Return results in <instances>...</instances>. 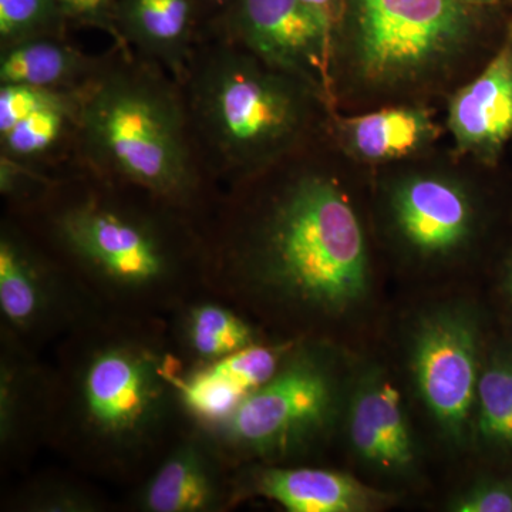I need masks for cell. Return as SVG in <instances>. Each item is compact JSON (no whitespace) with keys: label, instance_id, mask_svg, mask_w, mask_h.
I'll list each match as a JSON object with an SVG mask.
<instances>
[{"label":"cell","instance_id":"6da1fadb","mask_svg":"<svg viewBox=\"0 0 512 512\" xmlns=\"http://www.w3.org/2000/svg\"><path fill=\"white\" fill-rule=\"evenodd\" d=\"M168 318L99 311L59 340L46 446L87 476L140 483L190 427Z\"/></svg>","mask_w":512,"mask_h":512},{"label":"cell","instance_id":"7a4b0ae2","mask_svg":"<svg viewBox=\"0 0 512 512\" xmlns=\"http://www.w3.org/2000/svg\"><path fill=\"white\" fill-rule=\"evenodd\" d=\"M202 234L205 288L245 313L313 328L355 311L372 289L362 225L325 175H298Z\"/></svg>","mask_w":512,"mask_h":512},{"label":"cell","instance_id":"3957f363","mask_svg":"<svg viewBox=\"0 0 512 512\" xmlns=\"http://www.w3.org/2000/svg\"><path fill=\"white\" fill-rule=\"evenodd\" d=\"M140 198L109 190L56 198L46 205L45 235L101 311L168 318L207 289L204 234L188 212Z\"/></svg>","mask_w":512,"mask_h":512},{"label":"cell","instance_id":"277c9868","mask_svg":"<svg viewBox=\"0 0 512 512\" xmlns=\"http://www.w3.org/2000/svg\"><path fill=\"white\" fill-rule=\"evenodd\" d=\"M188 126L180 96L150 67H99L80 89L76 134L94 170L190 214L200 178Z\"/></svg>","mask_w":512,"mask_h":512},{"label":"cell","instance_id":"5b68a950","mask_svg":"<svg viewBox=\"0 0 512 512\" xmlns=\"http://www.w3.org/2000/svg\"><path fill=\"white\" fill-rule=\"evenodd\" d=\"M188 121L222 171L248 174L282 156L301 136L306 86L229 40L190 62Z\"/></svg>","mask_w":512,"mask_h":512},{"label":"cell","instance_id":"8992f818","mask_svg":"<svg viewBox=\"0 0 512 512\" xmlns=\"http://www.w3.org/2000/svg\"><path fill=\"white\" fill-rule=\"evenodd\" d=\"M345 393L338 356L325 343L299 339L269 382L224 420L200 430L232 470L289 464L330 439L345 414Z\"/></svg>","mask_w":512,"mask_h":512},{"label":"cell","instance_id":"52a82bcc","mask_svg":"<svg viewBox=\"0 0 512 512\" xmlns=\"http://www.w3.org/2000/svg\"><path fill=\"white\" fill-rule=\"evenodd\" d=\"M352 53L372 86L419 79L457 55L473 28L464 0H349Z\"/></svg>","mask_w":512,"mask_h":512},{"label":"cell","instance_id":"ba28073f","mask_svg":"<svg viewBox=\"0 0 512 512\" xmlns=\"http://www.w3.org/2000/svg\"><path fill=\"white\" fill-rule=\"evenodd\" d=\"M412 336L410 365L421 402L448 443L467 446L484 363L478 313L463 303L440 306L419 320Z\"/></svg>","mask_w":512,"mask_h":512},{"label":"cell","instance_id":"9c48e42d","mask_svg":"<svg viewBox=\"0 0 512 512\" xmlns=\"http://www.w3.org/2000/svg\"><path fill=\"white\" fill-rule=\"evenodd\" d=\"M101 309L73 275L19 228L0 232V335L40 352Z\"/></svg>","mask_w":512,"mask_h":512},{"label":"cell","instance_id":"30bf717a","mask_svg":"<svg viewBox=\"0 0 512 512\" xmlns=\"http://www.w3.org/2000/svg\"><path fill=\"white\" fill-rule=\"evenodd\" d=\"M225 40L312 90L328 86L333 45L301 0H229L217 15Z\"/></svg>","mask_w":512,"mask_h":512},{"label":"cell","instance_id":"8fae6325","mask_svg":"<svg viewBox=\"0 0 512 512\" xmlns=\"http://www.w3.org/2000/svg\"><path fill=\"white\" fill-rule=\"evenodd\" d=\"M234 470L210 437L188 427L131 494L138 512H224L234 507Z\"/></svg>","mask_w":512,"mask_h":512},{"label":"cell","instance_id":"7c38bea8","mask_svg":"<svg viewBox=\"0 0 512 512\" xmlns=\"http://www.w3.org/2000/svg\"><path fill=\"white\" fill-rule=\"evenodd\" d=\"M346 433L355 456L383 476L406 477L416 468L417 448L402 397L377 367L365 370L350 389Z\"/></svg>","mask_w":512,"mask_h":512},{"label":"cell","instance_id":"4fadbf2b","mask_svg":"<svg viewBox=\"0 0 512 512\" xmlns=\"http://www.w3.org/2000/svg\"><path fill=\"white\" fill-rule=\"evenodd\" d=\"M235 501L264 497L289 512H370L393 503L392 494L325 468L251 464L234 470Z\"/></svg>","mask_w":512,"mask_h":512},{"label":"cell","instance_id":"5bb4252c","mask_svg":"<svg viewBox=\"0 0 512 512\" xmlns=\"http://www.w3.org/2000/svg\"><path fill=\"white\" fill-rule=\"evenodd\" d=\"M299 339L259 342L215 362L184 367L177 386L185 417L207 429L276 375Z\"/></svg>","mask_w":512,"mask_h":512},{"label":"cell","instance_id":"9a60e30c","mask_svg":"<svg viewBox=\"0 0 512 512\" xmlns=\"http://www.w3.org/2000/svg\"><path fill=\"white\" fill-rule=\"evenodd\" d=\"M394 224L417 254L439 258L460 251L473 237L476 211L470 195L456 181L414 175L392 195Z\"/></svg>","mask_w":512,"mask_h":512},{"label":"cell","instance_id":"2e32d148","mask_svg":"<svg viewBox=\"0 0 512 512\" xmlns=\"http://www.w3.org/2000/svg\"><path fill=\"white\" fill-rule=\"evenodd\" d=\"M0 453L23 467L46 446L50 366L22 343L0 335Z\"/></svg>","mask_w":512,"mask_h":512},{"label":"cell","instance_id":"e0dca14e","mask_svg":"<svg viewBox=\"0 0 512 512\" xmlns=\"http://www.w3.org/2000/svg\"><path fill=\"white\" fill-rule=\"evenodd\" d=\"M448 126L461 153L494 157L512 137V43L453 97Z\"/></svg>","mask_w":512,"mask_h":512},{"label":"cell","instance_id":"ac0fdd59","mask_svg":"<svg viewBox=\"0 0 512 512\" xmlns=\"http://www.w3.org/2000/svg\"><path fill=\"white\" fill-rule=\"evenodd\" d=\"M168 326L185 367L215 362L265 340L247 313L208 289L175 308Z\"/></svg>","mask_w":512,"mask_h":512},{"label":"cell","instance_id":"d6986e66","mask_svg":"<svg viewBox=\"0 0 512 512\" xmlns=\"http://www.w3.org/2000/svg\"><path fill=\"white\" fill-rule=\"evenodd\" d=\"M201 9V0H117L119 42L181 79L191 62Z\"/></svg>","mask_w":512,"mask_h":512},{"label":"cell","instance_id":"ffe728a7","mask_svg":"<svg viewBox=\"0 0 512 512\" xmlns=\"http://www.w3.org/2000/svg\"><path fill=\"white\" fill-rule=\"evenodd\" d=\"M99 66L70 45L64 35H43L2 47L0 84H29L56 90H77Z\"/></svg>","mask_w":512,"mask_h":512},{"label":"cell","instance_id":"44dd1931","mask_svg":"<svg viewBox=\"0 0 512 512\" xmlns=\"http://www.w3.org/2000/svg\"><path fill=\"white\" fill-rule=\"evenodd\" d=\"M340 131L349 150L372 163L410 156L436 137L430 114L410 107L373 111L343 120Z\"/></svg>","mask_w":512,"mask_h":512},{"label":"cell","instance_id":"7402d4cb","mask_svg":"<svg viewBox=\"0 0 512 512\" xmlns=\"http://www.w3.org/2000/svg\"><path fill=\"white\" fill-rule=\"evenodd\" d=\"M473 441L485 453L512 457V340L495 343L484 357Z\"/></svg>","mask_w":512,"mask_h":512},{"label":"cell","instance_id":"603a6c76","mask_svg":"<svg viewBox=\"0 0 512 512\" xmlns=\"http://www.w3.org/2000/svg\"><path fill=\"white\" fill-rule=\"evenodd\" d=\"M80 89L60 103L30 114L9 130L0 131V156L30 165L39 163L62 146L70 131L77 128Z\"/></svg>","mask_w":512,"mask_h":512},{"label":"cell","instance_id":"cb8c5ba5","mask_svg":"<svg viewBox=\"0 0 512 512\" xmlns=\"http://www.w3.org/2000/svg\"><path fill=\"white\" fill-rule=\"evenodd\" d=\"M8 507L25 512H103L107 501L96 490L70 478H37L10 495Z\"/></svg>","mask_w":512,"mask_h":512},{"label":"cell","instance_id":"d4e9b609","mask_svg":"<svg viewBox=\"0 0 512 512\" xmlns=\"http://www.w3.org/2000/svg\"><path fill=\"white\" fill-rule=\"evenodd\" d=\"M57 0H0V46L43 35H64L67 26Z\"/></svg>","mask_w":512,"mask_h":512},{"label":"cell","instance_id":"484cf974","mask_svg":"<svg viewBox=\"0 0 512 512\" xmlns=\"http://www.w3.org/2000/svg\"><path fill=\"white\" fill-rule=\"evenodd\" d=\"M74 92L29 84H0V131L9 130L30 114L66 100Z\"/></svg>","mask_w":512,"mask_h":512},{"label":"cell","instance_id":"4316f807","mask_svg":"<svg viewBox=\"0 0 512 512\" xmlns=\"http://www.w3.org/2000/svg\"><path fill=\"white\" fill-rule=\"evenodd\" d=\"M453 512H512V476L483 477L451 498Z\"/></svg>","mask_w":512,"mask_h":512},{"label":"cell","instance_id":"83f0119b","mask_svg":"<svg viewBox=\"0 0 512 512\" xmlns=\"http://www.w3.org/2000/svg\"><path fill=\"white\" fill-rule=\"evenodd\" d=\"M69 23L89 26L119 40L116 28L117 0H57Z\"/></svg>","mask_w":512,"mask_h":512},{"label":"cell","instance_id":"f1b7e54d","mask_svg":"<svg viewBox=\"0 0 512 512\" xmlns=\"http://www.w3.org/2000/svg\"><path fill=\"white\" fill-rule=\"evenodd\" d=\"M301 2L312 13L313 18L318 20L333 45L340 15H342L343 0H301Z\"/></svg>","mask_w":512,"mask_h":512},{"label":"cell","instance_id":"f546056e","mask_svg":"<svg viewBox=\"0 0 512 512\" xmlns=\"http://www.w3.org/2000/svg\"><path fill=\"white\" fill-rule=\"evenodd\" d=\"M501 288H503L505 299L512 306V255L505 262Z\"/></svg>","mask_w":512,"mask_h":512},{"label":"cell","instance_id":"4dcf8cb0","mask_svg":"<svg viewBox=\"0 0 512 512\" xmlns=\"http://www.w3.org/2000/svg\"><path fill=\"white\" fill-rule=\"evenodd\" d=\"M229 0H201L202 8H207L215 12V15L221 12L228 5Z\"/></svg>","mask_w":512,"mask_h":512}]
</instances>
